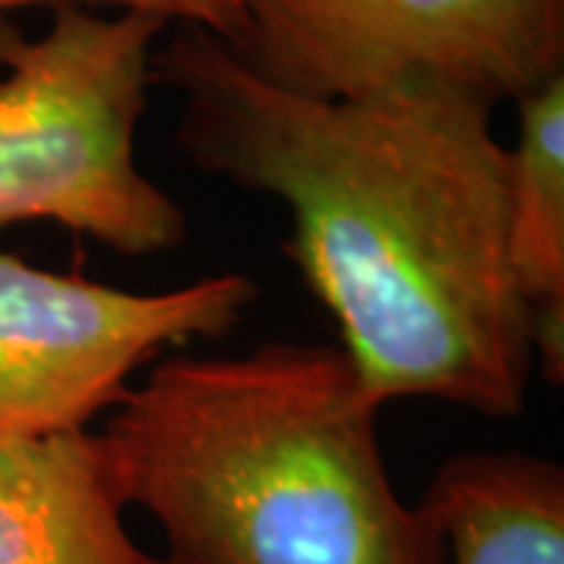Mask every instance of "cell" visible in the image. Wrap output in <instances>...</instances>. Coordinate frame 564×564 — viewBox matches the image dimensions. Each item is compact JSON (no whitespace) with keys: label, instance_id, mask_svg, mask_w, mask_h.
<instances>
[{"label":"cell","instance_id":"52a82bcc","mask_svg":"<svg viewBox=\"0 0 564 564\" xmlns=\"http://www.w3.org/2000/svg\"><path fill=\"white\" fill-rule=\"evenodd\" d=\"M448 564H564V470L530 452H462L417 502Z\"/></svg>","mask_w":564,"mask_h":564},{"label":"cell","instance_id":"ba28073f","mask_svg":"<svg viewBox=\"0 0 564 564\" xmlns=\"http://www.w3.org/2000/svg\"><path fill=\"white\" fill-rule=\"evenodd\" d=\"M514 104L508 254L533 314H564V73Z\"/></svg>","mask_w":564,"mask_h":564},{"label":"cell","instance_id":"3957f363","mask_svg":"<svg viewBox=\"0 0 564 564\" xmlns=\"http://www.w3.org/2000/svg\"><path fill=\"white\" fill-rule=\"evenodd\" d=\"M170 22L54 7L41 35L0 17V229L61 223L126 258L176 251L180 202L141 173L135 132Z\"/></svg>","mask_w":564,"mask_h":564},{"label":"cell","instance_id":"9c48e42d","mask_svg":"<svg viewBox=\"0 0 564 564\" xmlns=\"http://www.w3.org/2000/svg\"><path fill=\"white\" fill-rule=\"evenodd\" d=\"M22 7H117L161 17L170 25H202L226 44H236L242 35L239 0H0V17Z\"/></svg>","mask_w":564,"mask_h":564},{"label":"cell","instance_id":"5b68a950","mask_svg":"<svg viewBox=\"0 0 564 564\" xmlns=\"http://www.w3.org/2000/svg\"><path fill=\"white\" fill-rule=\"evenodd\" d=\"M254 299L242 273L126 292L0 251V440L85 430L163 348L223 339Z\"/></svg>","mask_w":564,"mask_h":564},{"label":"cell","instance_id":"7a4b0ae2","mask_svg":"<svg viewBox=\"0 0 564 564\" xmlns=\"http://www.w3.org/2000/svg\"><path fill=\"white\" fill-rule=\"evenodd\" d=\"M101 440L126 505L161 524L163 564H448L440 527L395 492L380 408L336 345L170 355Z\"/></svg>","mask_w":564,"mask_h":564},{"label":"cell","instance_id":"277c9868","mask_svg":"<svg viewBox=\"0 0 564 564\" xmlns=\"http://www.w3.org/2000/svg\"><path fill=\"white\" fill-rule=\"evenodd\" d=\"M239 10L229 47L311 98L443 82L499 107L564 73V0H239Z\"/></svg>","mask_w":564,"mask_h":564},{"label":"cell","instance_id":"8992f818","mask_svg":"<svg viewBox=\"0 0 564 564\" xmlns=\"http://www.w3.org/2000/svg\"><path fill=\"white\" fill-rule=\"evenodd\" d=\"M126 508L101 433L0 440V564H163Z\"/></svg>","mask_w":564,"mask_h":564},{"label":"cell","instance_id":"6da1fadb","mask_svg":"<svg viewBox=\"0 0 564 564\" xmlns=\"http://www.w3.org/2000/svg\"><path fill=\"white\" fill-rule=\"evenodd\" d=\"M151 73L180 95L188 161L292 210L282 251L339 323L367 402L524 414L533 307L508 254L511 161L492 104L443 82L311 98L202 25H170Z\"/></svg>","mask_w":564,"mask_h":564}]
</instances>
